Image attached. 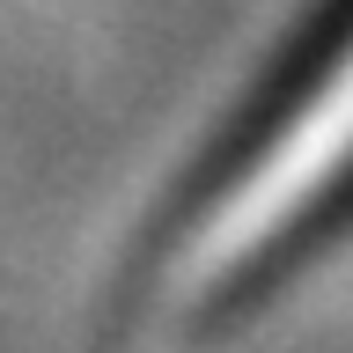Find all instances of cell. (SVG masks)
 <instances>
[{"label": "cell", "instance_id": "1", "mask_svg": "<svg viewBox=\"0 0 353 353\" xmlns=\"http://www.w3.org/2000/svg\"><path fill=\"white\" fill-rule=\"evenodd\" d=\"M339 192H353V15L316 44L309 74L287 81V96L265 110V125L206 184V199L192 206L170 250V287L199 302V294L258 272Z\"/></svg>", "mask_w": 353, "mask_h": 353}]
</instances>
